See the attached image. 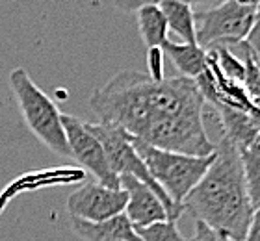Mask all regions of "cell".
I'll list each match as a JSON object with an SVG mask.
<instances>
[{"label":"cell","mask_w":260,"mask_h":241,"mask_svg":"<svg viewBox=\"0 0 260 241\" xmlns=\"http://www.w3.org/2000/svg\"><path fill=\"white\" fill-rule=\"evenodd\" d=\"M101 123L123 128L156 149L186 156H212L216 145L203 123L205 98L195 80L173 76L154 80L138 71H123L91 95Z\"/></svg>","instance_id":"1"},{"label":"cell","mask_w":260,"mask_h":241,"mask_svg":"<svg viewBox=\"0 0 260 241\" xmlns=\"http://www.w3.org/2000/svg\"><path fill=\"white\" fill-rule=\"evenodd\" d=\"M184 212L233 241H244L255 210L245 184L242 154L225 137L216 145L214 160L201 182L182 202Z\"/></svg>","instance_id":"2"},{"label":"cell","mask_w":260,"mask_h":241,"mask_svg":"<svg viewBox=\"0 0 260 241\" xmlns=\"http://www.w3.org/2000/svg\"><path fill=\"white\" fill-rule=\"evenodd\" d=\"M130 135V134H128ZM136 152L145 163L147 171L151 173L152 180L162 188V191L171 198V202L182 206L188 193L201 182L208 171L214 154L212 156H186L179 152L156 149L149 143L136 140L130 135Z\"/></svg>","instance_id":"3"},{"label":"cell","mask_w":260,"mask_h":241,"mask_svg":"<svg viewBox=\"0 0 260 241\" xmlns=\"http://www.w3.org/2000/svg\"><path fill=\"white\" fill-rule=\"evenodd\" d=\"M10 86L21 108L22 117L34 135L52 152L63 158H71V149L61 123V112L56 108L54 102L34 84L24 69L11 71Z\"/></svg>","instance_id":"4"},{"label":"cell","mask_w":260,"mask_h":241,"mask_svg":"<svg viewBox=\"0 0 260 241\" xmlns=\"http://www.w3.org/2000/svg\"><path fill=\"white\" fill-rule=\"evenodd\" d=\"M87 128L97 137L99 143L103 145L112 171L117 177H134L136 180L145 184L147 188H151L158 195V198L162 200L166 210H168L169 221L177 223V219L184 214V208L171 202V198L152 180L151 173L147 171L145 163L140 158V154L136 152L134 145L130 141V135L126 134L125 130L106 123H87Z\"/></svg>","instance_id":"5"},{"label":"cell","mask_w":260,"mask_h":241,"mask_svg":"<svg viewBox=\"0 0 260 241\" xmlns=\"http://www.w3.org/2000/svg\"><path fill=\"white\" fill-rule=\"evenodd\" d=\"M255 19V8L240 6L234 0L206 11H195V33L201 48L229 47L247 39Z\"/></svg>","instance_id":"6"},{"label":"cell","mask_w":260,"mask_h":241,"mask_svg":"<svg viewBox=\"0 0 260 241\" xmlns=\"http://www.w3.org/2000/svg\"><path fill=\"white\" fill-rule=\"evenodd\" d=\"M61 123L71 149V158H75L78 163L86 167L97 178L99 184L112 189H121L119 177L112 171L103 145L89 132L87 123L69 113H61Z\"/></svg>","instance_id":"7"},{"label":"cell","mask_w":260,"mask_h":241,"mask_svg":"<svg viewBox=\"0 0 260 241\" xmlns=\"http://www.w3.org/2000/svg\"><path fill=\"white\" fill-rule=\"evenodd\" d=\"M128 195L125 189H112L99 182H89L71 193L67 198V210L71 219L101 223L115 215L125 214Z\"/></svg>","instance_id":"8"},{"label":"cell","mask_w":260,"mask_h":241,"mask_svg":"<svg viewBox=\"0 0 260 241\" xmlns=\"http://www.w3.org/2000/svg\"><path fill=\"white\" fill-rule=\"evenodd\" d=\"M119 186L128 195L125 215L134 228H143L154 223L169 221L168 210L162 204V200L143 182L136 180L134 177H119Z\"/></svg>","instance_id":"9"},{"label":"cell","mask_w":260,"mask_h":241,"mask_svg":"<svg viewBox=\"0 0 260 241\" xmlns=\"http://www.w3.org/2000/svg\"><path fill=\"white\" fill-rule=\"evenodd\" d=\"M219 123L223 126V137L229 140L242 152L260 134V113H245L227 106H216Z\"/></svg>","instance_id":"10"},{"label":"cell","mask_w":260,"mask_h":241,"mask_svg":"<svg viewBox=\"0 0 260 241\" xmlns=\"http://www.w3.org/2000/svg\"><path fill=\"white\" fill-rule=\"evenodd\" d=\"M73 228L78 237L86 241H141L125 214H119L101 223L73 219Z\"/></svg>","instance_id":"11"},{"label":"cell","mask_w":260,"mask_h":241,"mask_svg":"<svg viewBox=\"0 0 260 241\" xmlns=\"http://www.w3.org/2000/svg\"><path fill=\"white\" fill-rule=\"evenodd\" d=\"M162 52L182 73L180 76H186L190 80H195L208 67V52H206L205 48H201L199 45L175 43V41H169L168 39L162 45Z\"/></svg>","instance_id":"12"},{"label":"cell","mask_w":260,"mask_h":241,"mask_svg":"<svg viewBox=\"0 0 260 241\" xmlns=\"http://www.w3.org/2000/svg\"><path fill=\"white\" fill-rule=\"evenodd\" d=\"M166 22H168V30L177 33L180 43L186 45H197V33H195V10L190 6L182 4V2H175V0H166L160 4Z\"/></svg>","instance_id":"13"},{"label":"cell","mask_w":260,"mask_h":241,"mask_svg":"<svg viewBox=\"0 0 260 241\" xmlns=\"http://www.w3.org/2000/svg\"><path fill=\"white\" fill-rule=\"evenodd\" d=\"M141 39L149 48H162L168 41V22L160 6H145L136 11Z\"/></svg>","instance_id":"14"},{"label":"cell","mask_w":260,"mask_h":241,"mask_svg":"<svg viewBox=\"0 0 260 241\" xmlns=\"http://www.w3.org/2000/svg\"><path fill=\"white\" fill-rule=\"evenodd\" d=\"M240 154H242V165H244L251 206H253V210H256L260 208V134Z\"/></svg>","instance_id":"15"},{"label":"cell","mask_w":260,"mask_h":241,"mask_svg":"<svg viewBox=\"0 0 260 241\" xmlns=\"http://www.w3.org/2000/svg\"><path fill=\"white\" fill-rule=\"evenodd\" d=\"M238 47H240V50L236 54H240V58L244 59V67H245L244 87H245V91H247V95L255 100V98H260V65L255 61L253 54L249 52V48L245 47L244 41H242Z\"/></svg>","instance_id":"16"},{"label":"cell","mask_w":260,"mask_h":241,"mask_svg":"<svg viewBox=\"0 0 260 241\" xmlns=\"http://www.w3.org/2000/svg\"><path fill=\"white\" fill-rule=\"evenodd\" d=\"M136 234L141 241H188L180 230L177 228V223L173 221H164V223H154L151 226L136 228Z\"/></svg>","instance_id":"17"},{"label":"cell","mask_w":260,"mask_h":241,"mask_svg":"<svg viewBox=\"0 0 260 241\" xmlns=\"http://www.w3.org/2000/svg\"><path fill=\"white\" fill-rule=\"evenodd\" d=\"M245 47L249 48V52L253 54L255 61L260 65V2L255 8V19H253V26H251V32L247 36V39L244 41Z\"/></svg>","instance_id":"18"},{"label":"cell","mask_w":260,"mask_h":241,"mask_svg":"<svg viewBox=\"0 0 260 241\" xmlns=\"http://www.w3.org/2000/svg\"><path fill=\"white\" fill-rule=\"evenodd\" d=\"M147 65H149V76L154 80H162L164 76V52L162 48H149L147 54Z\"/></svg>","instance_id":"19"},{"label":"cell","mask_w":260,"mask_h":241,"mask_svg":"<svg viewBox=\"0 0 260 241\" xmlns=\"http://www.w3.org/2000/svg\"><path fill=\"white\" fill-rule=\"evenodd\" d=\"M190 241H233L227 236H221L219 232L212 230L210 226H206L201 221H195V234Z\"/></svg>","instance_id":"20"},{"label":"cell","mask_w":260,"mask_h":241,"mask_svg":"<svg viewBox=\"0 0 260 241\" xmlns=\"http://www.w3.org/2000/svg\"><path fill=\"white\" fill-rule=\"evenodd\" d=\"M158 6L166 2V0H156ZM175 2H182V4L190 6V8H197V11H206V10H212V8H216V6L223 4L225 0H175Z\"/></svg>","instance_id":"21"},{"label":"cell","mask_w":260,"mask_h":241,"mask_svg":"<svg viewBox=\"0 0 260 241\" xmlns=\"http://www.w3.org/2000/svg\"><path fill=\"white\" fill-rule=\"evenodd\" d=\"M244 241H260V208H256L255 214H253V219L249 223Z\"/></svg>","instance_id":"22"},{"label":"cell","mask_w":260,"mask_h":241,"mask_svg":"<svg viewBox=\"0 0 260 241\" xmlns=\"http://www.w3.org/2000/svg\"><path fill=\"white\" fill-rule=\"evenodd\" d=\"M234 2H238L240 6H249V8H256L260 0H234Z\"/></svg>","instance_id":"23"}]
</instances>
